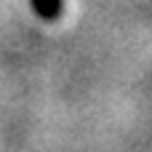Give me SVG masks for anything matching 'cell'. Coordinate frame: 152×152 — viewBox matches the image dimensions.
Listing matches in <instances>:
<instances>
[{
	"label": "cell",
	"instance_id": "6da1fadb",
	"mask_svg": "<svg viewBox=\"0 0 152 152\" xmlns=\"http://www.w3.org/2000/svg\"><path fill=\"white\" fill-rule=\"evenodd\" d=\"M32 8L43 19H56L61 13V0H32Z\"/></svg>",
	"mask_w": 152,
	"mask_h": 152
}]
</instances>
